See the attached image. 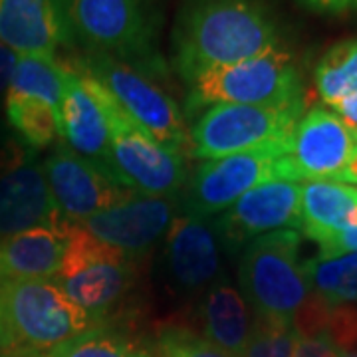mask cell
Returning a JSON list of instances; mask_svg holds the SVG:
<instances>
[{
  "mask_svg": "<svg viewBox=\"0 0 357 357\" xmlns=\"http://www.w3.org/2000/svg\"><path fill=\"white\" fill-rule=\"evenodd\" d=\"M30 357H153L128 337L117 335L105 328L79 333L64 344L56 345L44 354Z\"/></svg>",
  "mask_w": 357,
  "mask_h": 357,
  "instance_id": "obj_26",
  "label": "cell"
},
{
  "mask_svg": "<svg viewBox=\"0 0 357 357\" xmlns=\"http://www.w3.org/2000/svg\"><path fill=\"white\" fill-rule=\"evenodd\" d=\"M290 141L201 163L189 181L183 213L203 218L213 217L225 213L243 195L268 181L298 183L288 161Z\"/></svg>",
  "mask_w": 357,
  "mask_h": 357,
  "instance_id": "obj_9",
  "label": "cell"
},
{
  "mask_svg": "<svg viewBox=\"0 0 357 357\" xmlns=\"http://www.w3.org/2000/svg\"><path fill=\"white\" fill-rule=\"evenodd\" d=\"M307 10L330 16H344L357 13V0H298Z\"/></svg>",
  "mask_w": 357,
  "mask_h": 357,
  "instance_id": "obj_31",
  "label": "cell"
},
{
  "mask_svg": "<svg viewBox=\"0 0 357 357\" xmlns=\"http://www.w3.org/2000/svg\"><path fill=\"white\" fill-rule=\"evenodd\" d=\"M70 66L56 60V56H18L6 96L34 98L60 109L64 98Z\"/></svg>",
  "mask_w": 357,
  "mask_h": 357,
  "instance_id": "obj_22",
  "label": "cell"
},
{
  "mask_svg": "<svg viewBox=\"0 0 357 357\" xmlns=\"http://www.w3.org/2000/svg\"><path fill=\"white\" fill-rule=\"evenodd\" d=\"M310 292L328 306L357 304V252L318 255L304 262Z\"/></svg>",
  "mask_w": 357,
  "mask_h": 357,
  "instance_id": "obj_23",
  "label": "cell"
},
{
  "mask_svg": "<svg viewBox=\"0 0 357 357\" xmlns=\"http://www.w3.org/2000/svg\"><path fill=\"white\" fill-rule=\"evenodd\" d=\"M220 241L203 217L177 215L167 230V272L183 292H199L220 278Z\"/></svg>",
  "mask_w": 357,
  "mask_h": 357,
  "instance_id": "obj_18",
  "label": "cell"
},
{
  "mask_svg": "<svg viewBox=\"0 0 357 357\" xmlns=\"http://www.w3.org/2000/svg\"><path fill=\"white\" fill-rule=\"evenodd\" d=\"M292 357H342V351L326 333H316L298 335Z\"/></svg>",
  "mask_w": 357,
  "mask_h": 357,
  "instance_id": "obj_30",
  "label": "cell"
},
{
  "mask_svg": "<svg viewBox=\"0 0 357 357\" xmlns=\"http://www.w3.org/2000/svg\"><path fill=\"white\" fill-rule=\"evenodd\" d=\"M203 337L232 356H243L255 324V312L243 292L225 276L215 280L203 296L199 307Z\"/></svg>",
  "mask_w": 357,
  "mask_h": 357,
  "instance_id": "obj_20",
  "label": "cell"
},
{
  "mask_svg": "<svg viewBox=\"0 0 357 357\" xmlns=\"http://www.w3.org/2000/svg\"><path fill=\"white\" fill-rule=\"evenodd\" d=\"M66 8L74 40L88 52L121 60L149 76L165 72L151 0H66Z\"/></svg>",
  "mask_w": 357,
  "mask_h": 357,
  "instance_id": "obj_3",
  "label": "cell"
},
{
  "mask_svg": "<svg viewBox=\"0 0 357 357\" xmlns=\"http://www.w3.org/2000/svg\"><path fill=\"white\" fill-rule=\"evenodd\" d=\"M183 114H203L218 103L288 105L304 102V86L292 54L276 46L236 64L220 66L191 79Z\"/></svg>",
  "mask_w": 357,
  "mask_h": 357,
  "instance_id": "obj_4",
  "label": "cell"
},
{
  "mask_svg": "<svg viewBox=\"0 0 357 357\" xmlns=\"http://www.w3.org/2000/svg\"><path fill=\"white\" fill-rule=\"evenodd\" d=\"M316 88L326 105H337L357 93V38L332 46L321 56L314 72Z\"/></svg>",
  "mask_w": 357,
  "mask_h": 357,
  "instance_id": "obj_24",
  "label": "cell"
},
{
  "mask_svg": "<svg viewBox=\"0 0 357 357\" xmlns=\"http://www.w3.org/2000/svg\"><path fill=\"white\" fill-rule=\"evenodd\" d=\"M16 60H18V54H14L10 48L0 44V93H6L8 89Z\"/></svg>",
  "mask_w": 357,
  "mask_h": 357,
  "instance_id": "obj_33",
  "label": "cell"
},
{
  "mask_svg": "<svg viewBox=\"0 0 357 357\" xmlns=\"http://www.w3.org/2000/svg\"><path fill=\"white\" fill-rule=\"evenodd\" d=\"M298 332L290 321L255 316L252 332L241 357H292Z\"/></svg>",
  "mask_w": 357,
  "mask_h": 357,
  "instance_id": "obj_27",
  "label": "cell"
},
{
  "mask_svg": "<svg viewBox=\"0 0 357 357\" xmlns=\"http://www.w3.org/2000/svg\"><path fill=\"white\" fill-rule=\"evenodd\" d=\"M6 115L30 149L48 147L60 137V109L42 100L6 96Z\"/></svg>",
  "mask_w": 357,
  "mask_h": 357,
  "instance_id": "obj_25",
  "label": "cell"
},
{
  "mask_svg": "<svg viewBox=\"0 0 357 357\" xmlns=\"http://www.w3.org/2000/svg\"><path fill=\"white\" fill-rule=\"evenodd\" d=\"M280 44L276 16L262 0H187L173 32V64L189 84Z\"/></svg>",
  "mask_w": 357,
  "mask_h": 357,
  "instance_id": "obj_1",
  "label": "cell"
},
{
  "mask_svg": "<svg viewBox=\"0 0 357 357\" xmlns=\"http://www.w3.org/2000/svg\"><path fill=\"white\" fill-rule=\"evenodd\" d=\"M102 86L129 119L163 147L183 153L189 135L178 103L149 74L103 54L88 52L72 66Z\"/></svg>",
  "mask_w": 357,
  "mask_h": 357,
  "instance_id": "obj_7",
  "label": "cell"
},
{
  "mask_svg": "<svg viewBox=\"0 0 357 357\" xmlns=\"http://www.w3.org/2000/svg\"><path fill=\"white\" fill-rule=\"evenodd\" d=\"M298 256V230L268 232L244 246L238 284L255 316L294 324L312 294Z\"/></svg>",
  "mask_w": 357,
  "mask_h": 357,
  "instance_id": "obj_5",
  "label": "cell"
},
{
  "mask_svg": "<svg viewBox=\"0 0 357 357\" xmlns=\"http://www.w3.org/2000/svg\"><path fill=\"white\" fill-rule=\"evenodd\" d=\"M105 105L109 119V171L135 195L177 197L187 183L183 153L167 149L135 126L107 91Z\"/></svg>",
  "mask_w": 357,
  "mask_h": 357,
  "instance_id": "obj_10",
  "label": "cell"
},
{
  "mask_svg": "<svg viewBox=\"0 0 357 357\" xmlns=\"http://www.w3.org/2000/svg\"><path fill=\"white\" fill-rule=\"evenodd\" d=\"M62 222L34 149L10 145L0 159V238Z\"/></svg>",
  "mask_w": 357,
  "mask_h": 357,
  "instance_id": "obj_12",
  "label": "cell"
},
{
  "mask_svg": "<svg viewBox=\"0 0 357 357\" xmlns=\"http://www.w3.org/2000/svg\"><path fill=\"white\" fill-rule=\"evenodd\" d=\"M76 40L66 0H0V44L18 56H56Z\"/></svg>",
  "mask_w": 357,
  "mask_h": 357,
  "instance_id": "obj_17",
  "label": "cell"
},
{
  "mask_svg": "<svg viewBox=\"0 0 357 357\" xmlns=\"http://www.w3.org/2000/svg\"><path fill=\"white\" fill-rule=\"evenodd\" d=\"M342 357H357V351H342Z\"/></svg>",
  "mask_w": 357,
  "mask_h": 357,
  "instance_id": "obj_34",
  "label": "cell"
},
{
  "mask_svg": "<svg viewBox=\"0 0 357 357\" xmlns=\"http://www.w3.org/2000/svg\"><path fill=\"white\" fill-rule=\"evenodd\" d=\"M357 252V225L342 230L337 236H333L330 243L319 246V255H349Z\"/></svg>",
  "mask_w": 357,
  "mask_h": 357,
  "instance_id": "obj_32",
  "label": "cell"
},
{
  "mask_svg": "<svg viewBox=\"0 0 357 357\" xmlns=\"http://www.w3.org/2000/svg\"><path fill=\"white\" fill-rule=\"evenodd\" d=\"M60 137L72 151L109 171V119L105 91L96 79L72 66L60 105Z\"/></svg>",
  "mask_w": 357,
  "mask_h": 357,
  "instance_id": "obj_16",
  "label": "cell"
},
{
  "mask_svg": "<svg viewBox=\"0 0 357 357\" xmlns=\"http://www.w3.org/2000/svg\"><path fill=\"white\" fill-rule=\"evenodd\" d=\"M42 167L58 211L68 222H82L100 211L137 197L109 171L77 155L68 145H58Z\"/></svg>",
  "mask_w": 357,
  "mask_h": 357,
  "instance_id": "obj_11",
  "label": "cell"
},
{
  "mask_svg": "<svg viewBox=\"0 0 357 357\" xmlns=\"http://www.w3.org/2000/svg\"><path fill=\"white\" fill-rule=\"evenodd\" d=\"M302 183L268 181L243 195L215 220L220 246L234 255L250 241L276 230L300 229Z\"/></svg>",
  "mask_w": 357,
  "mask_h": 357,
  "instance_id": "obj_13",
  "label": "cell"
},
{
  "mask_svg": "<svg viewBox=\"0 0 357 357\" xmlns=\"http://www.w3.org/2000/svg\"><path fill=\"white\" fill-rule=\"evenodd\" d=\"M157 357H236L227 349L208 342L203 335L169 328L159 335L157 342Z\"/></svg>",
  "mask_w": 357,
  "mask_h": 357,
  "instance_id": "obj_28",
  "label": "cell"
},
{
  "mask_svg": "<svg viewBox=\"0 0 357 357\" xmlns=\"http://www.w3.org/2000/svg\"><path fill=\"white\" fill-rule=\"evenodd\" d=\"M302 114L304 102L288 105H213L204 109L189 131L191 157L211 161L290 141Z\"/></svg>",
  "mask_w": 357,
  "mask_h": 357,
  "instance_id": "obj_8",
  "label": "cell"
},
{
  "mask_svg": "<svg viewBox=\"0 0 357 357\" xmlns=\"http://www.w3.org/2000/svg\"><path fill=\"white\" fill-rule=\"evenodd\" d=\"M64 222L60 227H38L0 238V284L54 278L64 256Z\"/></svg>",
  "mask_w": 357,
  "mask_h": 357,
  "instance_id": "obj_19",
  "label": "cell"
},
{
  "mask_svg": "<svg viewBox=\"0 0 357 357\" xmlns=\"http://www.w3.org/2000/svg\"><path fill=\"white\" fill-rule=\"evenodd\" d=\"M357 157V131L326 107H312L294 129L288 161L296 181H342Z\"/></svg>",
  "mask_w": 357,
  "mask_h": 357,
  "instance_id": "obj_14",
  "label": "cell"
},
{
  "mask_svg": "<svg viewBox=\"0 0 357 357\" xmlns=\"http://www.w3.org/2000/svg\"><path fill=\"white\" fill-rule=\"evenodd\" d=\"M324 333L340 351H357V304L330 307Z\"/></svg>",
  "mask_w": 357,
  "mask_h": 357,
  "instance_id": "obj_29",
  "label": "cell"
},
{
  "mask_svg": "<svg viewBox=\"0 0 357 357\" xmlns=\"http://www.w3.org/2000/svg\"><path fill=\"white\" fill-rule=\"evenodd\" d=\"M177 197H133L128 203L100 211L79 227L129 256L147 252L177 217Z\"/></svg>",
  "mask_w": 357,
  "mask_h": 357,
  "instance_id": "obj_15",
  "label": "cell"
},
{
  "mask_svg": "<svg viewBox=\"0 0 357 357\" xmlns=\"http://www.w3.org/2000/svg\"><path fill=\"white\" fill-rule=\"evenodd\" d=\"M66 248L54 280L76 304L96 319L105 314L131 290L135 280V258L79 227L64 222Z\"/></svg>",
  "mask_w": 357,
  "mask_h": 357,
  "instance_id": "obj_6",
  "label": "cell"
},
{
  "mask_svg": "<svg viewBox=\"0 0 357 357\" xmlns=\"http://www.w3.org/2000/svg\"><path fill=\"white\" fill-rule=\"evenodd\" d=\"M54 278L0 284V347L30 357L102 328Z\"/></svg>",
  "mask_w": 357,
  "mask_h": 357,
  "instance_id": "obj_2",
  "label": "cell"
},
{
  "mask_svg": "<svg viewBox=\"0 0 357 357\" xmlns=\"http://www.w3.org/2000/svg\"><path fill=\"white\" fill-rule=\"evenodd\" d=\"M300 230L318 246L357 225V187L340 181L302 183Z\"/></svg>",
  "mask_w": 357,
  "mask_h": 357,
  "instance_id": "obj_21",
  "label": "cell"
}]
</instances>
